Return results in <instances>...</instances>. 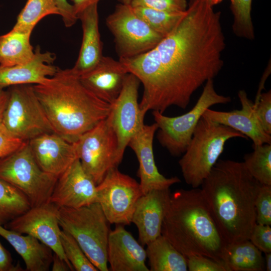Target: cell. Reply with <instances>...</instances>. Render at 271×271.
Masks as SVG:
<instances>
[{"label":"cell","mask_w":271,"mask_h":271,"mask_svg":"<svg viewBox=\"0 0 271 271\" xmlns=\"http://www.w3.org/2000/svg\"><path fill=\"white\" fill-rule=\"evenodd\" d=\"M60 15L55 0H27L13 28L32 32L46 16Z\"/></svg>","instance_id":"obj_29"},{"label":"cell","mask_w":271,"mask_h":271,"mask_svg":"<svg viewBox=\"0 0 271 271\" xmlns=\"http://www.w3.org/2000/svg\"><path fill=\"white\" fill-rule=\"evenodd\" d=\"M54 53L42 52L40 47L34 49V55L29 61L12 66H0V89L24 85L39 84L57 72L58 67L53 65Z\"/></svg>","instance_id":"obj_22"},{"label":"cell","mask_w":271,"mask_h":271,"mask_svg":"<svg viewBox=\"0 0 271 271\" xmlns=\"http://www.w3.org/2000/svg\"><path fill=\"white\" fill-rule=\"evenodd\" d=\"M98 203L110 224L129 225L143 195L140 183L118 168L110 170L97 185Z\"/></svg>","instance_id":"obj_12"},{"label":"cell","mask_w":271,"mask_h":271,"mask_svg":"<svg viewBox=\"0 0 271 271\" xmlns=\"http://www.w3.org/2000/svg\"><path fill=\"white\" fill-rule=\"evenodd\" d=\"M26 142L14 137L0 122V159L15 152Z\"/></svg>","instance_id":"obj_39"},{"label":"cell","mask_w":271,"mask_h":271,"mask_svg":"<svg viewBox=\"0 0 271 271\" xmlns=\"http://www.w3.org/2000/svg\"><path fill=\"white\" fill-rule=\"evenodd\" d=\"M170 195V189L154 190L138 200L131 222L138 228L139 241L142 245H147L161 235Z\"/></svg>","instance_id":"obj_18"},{"label":"cell","mask_w":271,"mask_h":271,"mask_svg":"<svg viewBox=\"0 0 271 271\" xmlns=\"http://www.w3.org/2000/svg\"><path fill=\"white\" fill-rule=\"evenodd\" d=\"M51 266L52 271L74 270L73 268L65 260L55 253H53Z\"/></svg>","instance_id":"obj_42"},{"label":"cell","mask_w":271,"mask_h":271,"mask_svg":"<svg viewBox=\"0 0 271 271\" xmlns=\"http://www.w3.org/2000/svg\"><path fill=\"white\" fill-rule=\"evenodd\" d=\"M97 4L91 5L77 15L81 22L82 40L77 59L70 69L79 76L94 67L103 56L99 31Z\"/></svg>","instance_id":"obj_23"},{"label":"cell","mask_w":271,"mask_h":271,"mask_svg":"<svg viewBox=\"0 0 271 271\" xmlns=\"http://www.w3.org/2000/svg\"><path fill=\"white\" fill-rule=\"evenodd\" d=\"M257 224L271 225V186L261 185L255 201Z\"/></svg>","instance_id":"obj_34"},{"label":"cell","mask_w":271,"mask_h":271,"mask_svg":"<svg viewBox=\"0 0 271 271\" xmlns=\"http://www.w3.org/2000/svg\"><path fill=\"white\" fill-rule=\"evenodd\" d=\"M235 138L247 139L234 129L202 115L179 161L185 182L192 188L200 186L222 153L226 142Z\"/></svg>","instance_id":"obj_5"},{"label":"cell","mask_w":271,"mask_h":271,"mask_svg":"<svg viewBox=\"0 0 271 271\" xmlns=\"http://www.w3.org/2000/svg\"><path fill=\"white\" fill-rule=\"evenodd\" d=\"M121 3L125 4H130L132 0H119Z\"/></svg>","instance_id":"obj_47"},{"label":"cell","mask_w":271,"mask_h":271,"mask_svg":"<svg viewBox=\"0 0 271 271\" xmlns=\"http://www.w3.org/2000/svg\"><path fill=\"white\" fill-rule=\"evenodd\" d=\"M262 184L243 162L219 160L201 189L211 215L226 243L249 239L256 224L255 201Z\"/></svg>","instance_id":"obj_2"},{"label":"cell","mask_w":271,"mask_h":271,"mask_svg":"<svg viewBox=\"0 0 271 271\" xmlns=\"http://www.w3.org/2000/svg\"><path fill=\"white\" fill-rule=\"evenodd\" d=\"M28 142L40 168L57 178L78 159L74 144L55 132L42 134Z\"/></svg>","instance_id":"obj_17"},{"label":"cell","mask_w":271,"mask_h":271,"mask_svg":"<svg viewBox=\"0 0 271 271\" xmlns=\"http://www.w3.org/2000/svg\"><path fill=\"white\" fill-rule=\"evenodd\" d=\"M252 147L253 151L244 156V165L259 183L271 186V144Z\"/></svg>","instance_id":"obj_30"},{"label":"cell","mask_w":271,"mask_h":271,"mask_svg":"<svg viewBox=\"0 0 271 271\" xmlns=\"http://www.w3.org/2000/svg\"><path fill=\"white\" fill-rule=\"evenodd\" d=\"M74 7L75 13L77 16L78 14L83 11L91 5L98 3L99 0H71ZM78 18V17H77Z\"/></svg>","instance_id":"obj_43"},{"label":"cell","mask_w":271,"mask_h":271,"mask_svg":"<svg viewBox=\"0 0 271 271\" xmlns=\"http://www.w3.org/2000/svg\"><path fill=\"white\" fill-rule=\"evenodd\" d=\"M146 249L124 227L117 224L109 234L107 260L112 271H149Z\"/></svg>","instance_id":"obj_19"},{"label":"cell","mask_w":271,"mask_h":271,"mask_svg":"<svg viewBox=\"0 0 271 271\" xmlns=\"http://www.w3.org/2000/svg\"><path fill=\"white\" fill-rule=\"evenodd\" d=\"M264 264H265V269L267 271L271 270V252L265 253V258Z\"/></svg>","instance_id":"obj_45"},{"label":"cell","mask_w":271,"mask_h":271,"mask_svg":"<svg viewBox=\"0 0 271 271\" xmlns=\"http://www.w3.org/2000/svg\"><path fill=\"white\" fill-rule=\"evenodd\" d=\"M249 240L261 252H271L270 225L256 223L251 231Z\"/></svg>","instance_id":"obj_38"},{"label":"cell","mask_w":271,"mask_h":271,"mask_svg":"<svg viewBox=\"0 0 271 271\" xmlns=\"http://www.w3.org/2000/svg\"><path fill=\"white\" fill-rule=\"evenodd\" d=\"M231 100L230 97L217 93L213 79H209L205 82L194 106L187 113L170 117L158 111H152L158 127L157 137L159 142L172 156L181 155L185 152L198 122L205 110L215 104L229 103Z\"/></svg>","instance_id":"obj_8"},{"label":"cell","mask_w":271,"mask_h":271,"mask_svg":"<svg viewBox=\"0 0 271 271\" xmlns=\"http://www.w3.org/2000/svg\"><path fill=\"white\" fill-rule=\"evenodd\" d=\"M151 271H186V257L162 234L147 245Z\"/></svg>","instance_id":"obj_27"},{"label":"cell","mask_w":271,"mask_h":271,"mask_svg":"<svg viewBox=\"0 0 271 271\" xmlns=\"http://www.w3.org/2000/svg\"><path fill=\"white\" fill-rule=\"evenodd\" d=\"M60 16L66 27L73 26L78 19L74 7L67 0H55Z\"/></svg>","instance_id":"obj_40"},{"label":"cell","mask_w":271,"mask_h":271,"mask_svg":"<svg viewBox=\"0 0 271 271\" xmlns=\"http://www.w3.org/2000/svg\"><path fill=\"white\" fill-rule=\"evenodd\" d=\"M257 119L264 131L271 136V91L261 93L257 101L253 102Z\"/></svg>","instance_id":"obj_36"},{"label":"cell","mask_w":271,"mask_h":271,"mask_svg":"<svg viewBox=\"0 0 271 271\" xmlns=\"http://www.w3.org/2000/svg\"><path fill=\"white\" fill-rule=\"evenodd\" d=\"M158 128L155 122L151 125L144 124L128 144L138 159L139 183L143 194L154 190L170 189L174 184L181 182L178 177L166 178L158 171L153 151L154 138Z\"/></svg>","instance_id":"obj_16"},{"label":"cell","mask_w":271,"mask_h":271,"mask_svg":"<svg viewBox=\"0 0 271 271\" xmlns=\"http://www.w3.org/2000/svg\"><path fill=\"white\" fill-rule=\"evenodd\" d=\"M33 87L54 132L71 143L110 111L111 105L86 88L71 69L59 68L54 75Z\"/></svg>","instance_id":"obj_3"},{"label":"cell","mask_w":271,"mask_h":271,"mask_svg":"<svg viewBox=\"0 0 271 271\" xmlns=\"http://www.w3.org/2000/svg\"><path fill=\"white\" fill-rule=\"evenodd\" d=\"M106 24L114 37L119 59L148 52L163 38L136 14L129 4H118L106 18Z\"/></svg>","instance_id":"obj_11"},{"label":"cell","mask_w":271,"mask_h":271,"mask_svg":"<svg viewBox=\"0 0 271 271\" xmlns=\"http://www.w3.org/2000/svg\"><path fill=\"white\" fill-rule=\"evenodd\" d=\"M132 8L138 16L163 38L172 32L185 12L169 13L143 7Z\"/></svg>","instance_id":"obj_31"},{"label":"cell","mask_w":271,"mask_h":271,"mask_svg":"<svg viewBox=\"0 0 271 271\" xmlns=\"http://www.w3.org/2000/svg\"><path fill=\"white\" fill-rule=\"evenodd\" d=\"M31 31L13 28L0 36V66H12L26 63L34 55L30 42Z\"/></svg>","instance_id":"obj_26"},{"label":"cell","mask_w":271,"mask_h":271,"mask_svg":"<svg viewBox=\"0 0 271 271\" xmlns=\"http://www.w3.org/2000/svg\"><path fill=\"white\" fill-rule=\"evenodd\" d=\"M238 96L242 107L240 110L219 111L207 108L203 115L241 132L251 140L252 146L271 144V136L262 129L255 113L253 102L248 98L245 91L239 90Z\"/></svg>","instance_id":"obj_21"},{"label":"cell","mask_w":271,"mask_h":271,"mask_svg":"<svg viewBox=\"0 0 271 271\" xmlns=\"http://www.w3.org/2000/svg\"><path fill=\"white\" fill-rule=\"evenodd\" d=\"M252 0H232L230 8L233 15L232 31L239 37L254 39V30L251 17Z\"/></svg>","instance_id":"obj_32"},{"label":"cell","mask_w":271,"mask_h":271,"mask_svg":"<svg viewBox=\"0 0 271 271\" xmlns=\"http://www.w3.org/2000/svg\"><path fill=\"white\" fill-rule=\"evenodd\" d=\"M58 211L59 207L49 202L31 207L4 227L36 238L72 266L65 255L61 243V229Z\"/></svg>","instance_id":"obj_13"},{"label":"cell","mask_w":271,"mask_h":271,"mask_svg":"<svg viewBox=\"0 0 271 271\" xmlns=\"http://www.w3.org/2000/svg\"><path fill=\"white\" fill-rule=\"evenodd\" d=\"M19 265H15L11 253L0 242V271H21Z\"/></svg>","instance_id":"obj_41"},{"label":"cell","mask_w":271,"mask_h":271,"mask_svg":"<svg viewBox=\"0 0 271 271\" xmlns=\"http://www.w3.org/2000/svg\"><path fill=\"white\" fill-rule=\"evenodd\" d=\"M9 95L8 90L0 89V122H2L4 113L8 101Z\"/></svg>","instance_id":"obj_44"},{"label":"cell","mask_w":271,"mask_h":271,"mask_svg":"<svg viewBox=\"0 0 271 271\" xmlns=\"http://www.w3.org/2000/svg\"><path fill=\"white\" fill-rule=\"evenodd\" d=\"M2 123L16 138L24 142L54 129L35 92L33 85L9 87Z\"/></svg>","instance_id":"obj_9"},{"label":"cell","mask_w":271,"mask_h":271,"mask_svg":"<svg viewBox=\"0 0 271 271\" xmlns=\"http://www.w3.org/2000/svg\"><path fill=\"white\" fill-rule=\"evenodd\" d=\"M73 144L83 169L96 185L110 170L118 168L123 159L116 134L107 117Z\"/></svg>","instance_id":"obj_10"},{"label":"cell","mask_w":271,"mask_h":271,"mask_svg":"<svg viewBox=\"0 0 271 271\" xmlns=\"http://www.w3.org/2000/svg\"><path fill=\"white\" fill-rule=\"evenodd\" d=\"M60 240L65 255L74 270H98L86 255L75 239L62 229L60 233Z\"/></svg>","instance_id":"obj_33"},{"label":"cell","mask_w":271,"mask_h":271,"mask_svg":"<svg viewBox=\"0 0 271 271\" xmlns=\"http://www.w3.org/2000/svg\"><path fill=\"white\" fill-rule=\"evenodd\" d=\"M57 179L40 168L28 142L0 159V179L20 190L31 207L48 202Z\"/></svg>","instance_id":"obj_7"},{"label":"cell","mask_w":271,"mask_h":271,"mask_svg":"<svg viewBox=\"0 0 271 271\" xmlns=\"http://www.w3.org/2000/svg\"><path fill=\"white\" fill-rule=\"evenodd\" d=\"M58 219L62 230L75 239L97 269L108 271L107 248L111 230L99 204L59 208Z\"/></svg>","instance_id":"obj_6"},{"label":"cell","mask_w":271,"mask_h":271,"mask_svg":"<svg viewBox=\"0 0 271 271\" xmlns=\"http://www.w3.org/2000/svg\"><path fill=\"white\" fill-rule=\"evenodd\" d=\"M225 47L220 12L209 0H190L176 27L155 47L119 60L143 85L142 113H164L171 106L185 109L193 93L218 74Z\"/></svg>","instance_id":"obj_1"},{"label":"cell","mask_w":271,"mask_h":271,"mask_svg":"<svg viewBox=\"0 0 271 271\" xmlns=\"http://www.w3.org/2000/svg\"><path fill=\"white\" fill-rule=\"evenodd\" d=\"M140 84L135 75L128 73L119 95L111 104L107 116L116 134L118 151L122 158L130 139L145 124V116L138 102Z\"/></svg>","instance_id":"obj_14"},{"label":"cell","mask_w":271,"mask_h":271,"mask_svg":"<svg viewBox=\"0 0 271 271\" xmlns=\"http://www.w3.org/2000/svg\"><path fill=\"white\" fill-rule=\"evenodd\" d=\"M261 252L249 239L226 243L221 260L229 271H263L265 264Z\"/></svg>","instance_id":"obj_25"},{"label":"cell","mask_w":271,"mask_h":271,"mask_svg":"<svg viewBox=\"0 0 271 271\" xmlns=\"http://www.w3.org/2000/svg\"><path fill=\"white\" fill-rule=\"evenodd\" d=\"M0 235L7 240L23 258L28 271H48L53 251L36 238L23 235L0 225Z\"/></svg>","instance_id":"obj_24"},{"label":"cell","mask_w":271,"mask_h":271,"mask_svg":"<svg viewBox=\"0 0 271 271\" xmlns=\"http://www.w3.org/2000/svg\"><path fill=\"white\" fill-rule=\"evenodd\" d=\"M129 5L169 13H184L187 8V0H132Z\"/></svg>","instance_id":"obj_35"},{"label":"cell","mask_w":271,"mask_h":271,"mask_svg":"<svg viewBox=\"0 0 271 271\" xmlns=\"http://www.w3.org/2000/svg\"><path fill=\"white\" fill-rule=\"evenodd\" d=\"M31 208V204L20 190L0 179V225L5 224Z\"/></svg>","instance_id":"obj_28"},{"label":"cell","mask_w":271,"mask_h":271,"mask_svg":"<svg viewBox=\"0 0 271 271\" xmlns=\"http://www.w3.org/2000/svg\"><path fill=\"white\" fill-rule=\"evenodd\" d=\"M186 258L189 271H229L223 262L208 257L191 255Z\"/></svg>","instance_id":"obj_37"},{"label":"cell","mask_w":271,"mask_h":271,"mask_svg":"<svg viewBox=\"0 0 271 271\" xmlns=\"http://www.w3.org/2000/svg\"><path fill=\"white\" fill-rule=\"evenodd\" d=\"M96 186L77 159L58 177L48 202L59 208L89 205L97 202Z\"/></svg>","instance_id":"obj_15"},{"label":"cell","mask_w":271,"mask_h":271,"mask_svg":"<svg viewBox=\"0 0 271 271\" xmlns=\"http://www.w3.org/2000/svg\"><path fill=\"white\" fill-rule=\"evenodd\" d=\"M128 73L119 60L103 56L94 67L79 78L93 94L111 105L119 95Z\"/></svg>","instance_id":"obj_20"},{"label":"cell","mask_w":271,"mask_h":271,"mask_svg":"<svg viewBox=\"0 0 271 271\" xmlns=\"http://www.w3.org/2000/svg\"><path fill=\"white\" fill-rule=\"evenodd\" d=\"M210 1V2L211 3V4L214 6V5H217L219 3H220L221 2H222V1L223 0H209ZM232 0H230V1L231 2Z\"/></svg>","instance_id":"obj_46"},{"label":"cell","mask_w":271,"mask_h":271,"mask_svg":"<svg viewBox=\"0 0 271 271\" xmlns=\"http://www.w3.org/2000/svg\"><path fill=\"white\" fill-rule=\"evenodd\" d=\"M161 234L185 257L203 255L222 261L226 243L201 189H181L171 194Z\"/></svg>","instance_id":"obj_4"}]
</instances>
